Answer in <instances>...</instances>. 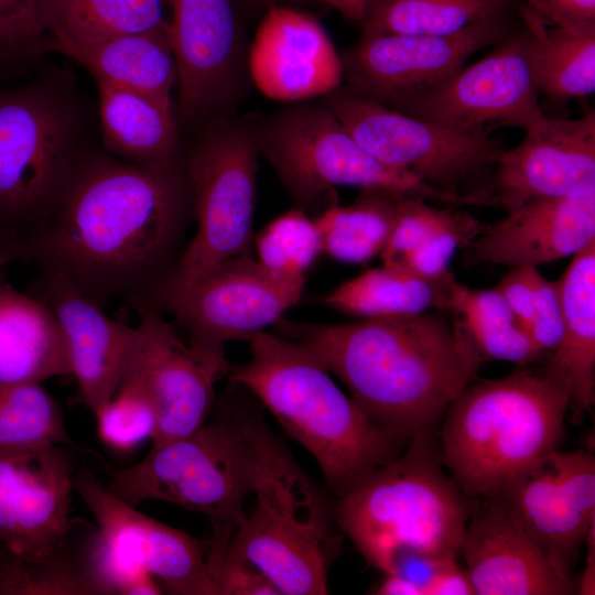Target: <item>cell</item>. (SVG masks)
Instances as JSON below:
<instances>
[{"instance_id": "obj_34", "label": "cell", "mask_w": 595, "mask_h": 595, "mask_svg": "<svg viewBox=\"0 0 595 595\" xmlns=\"http://www.w3.org/2000/svg\"><path fill=\"white\" fill-rule=\"evenodd\" d=\"M87 537L43 560L24 559L0 542V595H101L89 559Z\"/></svg>"}, {"instance_id": "obj_15", "label": "cell", "mask_w": 595, "mask_h": 595, "mask_svg": "<svg viewBox=\"0 0 595 595\" xmlns=\"http://www.w3.org/2000/svg\"><path fill=\"white\" fill-rule=\"evenodd\" d=\"M508 32L502 17L446 35H361L340 55L343 86L396 110L444 83L473 54L495 45Z\"/></svg>"}, {"instance_id": "obj_31", "label": "cell", "mask_w": 595, "mask_h": 595, "mask_svg": "<svg viewBox=\"0 0 595 595\" xmlns=\"http://www.w3.org/2000/svg\"><path fill=\"white\" fill-rule=\"evenodd\" d=\"M522 23L533 35L541 94L555 101L595 91V24L547 26L522 4Z\"/></svg>"}, {"instance_id": "obj_18", "label": "cell", "mask_w": 595, "mask_h": 595, "mask_svg": "<svg viewBox=\"0 0 595 595\" xmlns=\"http://www.w3.org/2000/svg\"><path fill=\"white\" fill-rule=\"evenodd\" d=\"M74 466L60 444L0 446V542L32 561L71 542Z\"/></svg>"}, {"instance_id": "obj_45", "label": "cell", "mask_w": 595, "mask_h": 595, "mask_svg": "<svg viewBox=\"0 0 595 595\" xmlns=\"http://www.w3.org/2000/svg\"><path fill=\"white\" fill-rule=\"evenodd\" d=\"M452 560L435 558L415 551H402L397 553L390 561L383 574H396L416 585L423 595L443 566Z\"/></svg>"}, {"instance_id": "obj_42", "label": "cell", "mask_w": 595, "mask_h": 595, "mask_svg": "<svg viewBox=\"0 0 595 595\" xmlns=\"http://www.w3.org/2000/svg\"><path fill=\"white\" fill-rule=\"evenodd\" d=\"M219 595H279L278 589L244 559L225 550L213 572Z\"/></svg>"}, {"instance_id": "obj_2", "label": "cell", "mask_w": 595, "mask_h": 595, "mask_svg": "<svg viewBox=\"0 0 595 595\" xmlns=\"http://www.w3.org/2000/svg\"><path fill=\"white\" fill-rule=\"evenodd\" d=\"M446 313L275 324L282 336L306 344L322 359L377 428L407 445L435 434L484 363L461 318Z\"/></svg>"}, {"instance_id": "obj_29", "label": "cell", "mask_w": 595, "mask_h": 595, "mask_svg": "<svg viewBox=\"0 0 595 595\" xmlns=\"http://www.w3.org/2000/svg\"><path fill=\"white\" fill-rule=\"evenodd\" d=\"M453 273L437 280L419 277L396 262H383L340 283L327 293L324 303L361 318H387L430 310L448 312Z\"/></svg>"}, {"instance_id": "obj_35", "label": "cell", "mask_w": 595, "mask_h": 595, "mask_svg": "<svg viewBox=\"0 0 595 595\" xmlns=\"http://www.w3.org/2000/svg\"><path fill=\"white\" fill-rule=\"evenodd\" d=\"M74 444L62 410L41 385L0 382V446Z\"/></svg>"}, {"instance_id": "obj_39", "label": "cell", "mask_w": 595, "mask_h": 595, "mask_svg": "<svg viewBox=\"0 0 595 595\" xmlns=\"http://www.w3.org/2000/svg\"><path fill=\"white\" fill-rule=\"evenodd\" d=\"M485 226L474 216L457 209L448 223L393 262L419 277L441 279L451 272L448 267L456 251L470 245Z\"/></svg>"}, {"instance_id": "obj_26", "label": "cell", "mask_w": 595, "mask_h": 595, "mask_svg": "<svg viewBox=\"0 0 595 595\" xmlns=\"http://www.w3.org/2000/svg\"><path fill=\"white\" fill-rule=\"evenodd\" d=\"M96 84L99 140L106 152L139 164L161 163L183 155L174 101Z\"/></svg>"}, {"instance_id": "obj_10", "label": "cell", "mask_w": 595, "mask_h": 595, "mask_svg": "<svg viewBox=\"0 0 595 595\" xmlns=\"http://www.w3.org/2000/svg\"><path fill=\"white\" fill-rule=\"evenodd\" d=\"M184 153L185 172L197 228L160 291L155 309L220 262L253 256L252 221L259 151L251 119L232 113L198 128Z\"/></svg>"}, {"instance_id": "obj_9", "label": "cell", "mask_w": 595, "mask_h": 595, "mask_svg": "<svg viewBox=\"0 0 595 595\" xmlns=\"http://www.w3.org/2000/svg\"><path fill=\"white\" fill-rule=\"evenodd\" d=\"M251 125L259 154L274 169L296 207L310 216L338 203L337 186L415 196L439 205H467L465 198L374 158L323 102L285 104L251 119Z\"/></svg>"}, {"instance_id": "obj_52", "label": "cell", "mask_w": 595, "mask_h": 595, "mask_svg": "<svg viewBox=\"0 0 595 595\" xmlns=\"http://www.w3.org/2000/svg\"><path fill=\"white\" fill-rule=\"evenodd\" d=\"M510 6L515 2V0H506Z\"/></svg>"}, {"instance_id": "obj_11", "label": "cell", "mask_w": 595, "mask_h": 595, "mask_svg": "<svg viewBox=\"0 0 595 595\" xmlns=\"http://www.w3.org/2000/svg\"><path fill=\"white\" fill-rule=\"evenodd\" d=\"M75 489L95 518L90 558L104 595H219L202 543L139 512L89 472Z\"/></svg>"}, {"instance_id": "obj_12", "label": "cell", "mask_w": 595, "mask_h": 595, "mask_svg": "<svg viewBox=\"0 0 595 595\" xmlns=\"http://www.w3.org/2000/svg\"><path fill=\"white\" fill-rule=\"evenodd\" d=\"M350 136L382 163L472 205L467 186L489 180L504 148L490 137L466 136L390 109L345 86L322 101ZM483 188V187H482Z\"/></svg>"}, {"instance_id": "obj_27", "label": "cell", "mask_w": 595, "mask_h": 595, "mask_svg": "<svg viewBox=\"0 0 595 595\" xmlns=\"http://www.w3.org/2000/svg\"><path fill=\"white\" fill-rule=\"evenodd\" d=\"M50 50L76 62L96 83L173 101L180 75L166 24L88 45L50 43Z\"/></svg>"}, {"instance_id": "obj_40", "label": "cell", "mask_w": 595, "mask_h": 595, "mask_svg": "<svg viewBox=\"0 0 595 595\" xmlns=\"http://www.w3.org/2000/svg\"><path fill=\"white\" fill-rule=\"evenodd\" d=\"M437 205L415 196L403 195L399 198L396 221L388 244L380 255L383 262L399 260L448 223L458 207L442 208Z\"/></svg>"}, {"instance_id": "obj_22", "label": "cell", "mask_w": 595, "mask_h": 595, "mask_svg": "<svg viewBox=\"0 0 595 595\" xmlns=\"http://www.w3.org/2000/svg\"><path fill=\"white\" fill-rule=\"evenodd\" d=\"M33 292L61 325L79 399L94 414L121 382L136 326L111 318L104 306L57 277L42 272Z\"/></svg>"}, {"instance_id": "obj_49", "label": "cell", "mask_w": 595, "mask_h": 595, "mask_svg": "<svg viewBox=\"0 0 595 595\" xmlns=\"http://www.w3.org/2000/svg\"><path fill=\"white\" fill-rule=\"evenodd\" d=\"M378 595H423L422 591L411 582L396 574H385L381 583L374 589Z\"/></svg>"}, {"instance_id": "obj_13", "label": "cell", "mask_w": 595, "mask_h": 595, "mask_svg": "<svg viewBox=\"0 0 595 595\" xmlns=\"http://www.w3.org/2000/svg\"><path fill=\"white\" fill-rule=\"evenodd\" d=\"M540 94L536 43L523 25L509 31L482 60L396 110L485 138L501 128L527 130L541 120Z\"/></svg>"}, {"instance_id": "obj_16", "label": "cell", "mask_w": 595, "mask_h": 595, "mask_svg": "<svg viewBox=\"0 0 595 595\" xmlns=\"http://www.w3.org/2000/svg\"><path fill=\"white\" fill-rule=\"evenodd\" d=\"M127 367L147 388L158 413L151 446L182 437L207 420L215 386L229 370L224 346L185 342L156 309L138 311Z\"/></svg>"}, {"instance_id": "obj_33", "label": "cell", "mask_w": 595, "mask_h": 595, "mask_svg": "<svg viewBox=\"0 0 595 595\" xmlns=\"http://www.w3.org/2000/svg\"><path fill=\"white\" fill-rule=\"evenodd\" d=\"M506 0H369L361 35H446L505 17Z\"/></svg>"}, {"instance_id": "obj_30", "label": "cell", "mask_w": 595, "mask_h": 595, "mask_svg": "<svg viewBox=\"0 0 595 595\" xmlns=\"http://www.w3.org/2000/svg\"><path fill=\"white\" fill-rule=\"evenodd\" d=\"M50 43L88 45L166 24L163 0H39Z\"/></svg>"}, {"instance_id": "obj_7", "label": "cell", "mask_w": 595, "mask_h": 595, "mask_svg": "<svg viewBox=\"0 0 595 595\" xmlns=\"http://www.w3.org/2000/svg\"><path fill=\"white\" fill-rule=\"evenodd\" d=\"M256 426L247 420L205 422L182 437L151 446L139 463L111 473L106 486L134 507L159 500L204 515L213 529L207 553L213 576L256 488Z\"/></svg>"}, {"instance_id": "obj_43", "label": "cell", "mask_w": 595, "mask_h": 595, "mask_svg": "<svg viewBox=\"0 0 595 595\" xmlns=\"http://www.w3.org/2000/svg\"><path fill=\"white\" fill-rule=\"evenodd\" d=\"M537 267H513L495 286L506 299L520 324L526 327L536 309Z\"/></svg>"}, {"instance_id": "obj_38", "label": "cell", "mask_w": 595, "mask_h": 595, "mask_svg": "<svg viewBox=\"0 0 595 595\" xmlns=\"http://www.w3.org/2000/svg\"><path fill=\"white\" fill-rule=\"evenodd\" d=\"M99 439L117 452H130L153 440L158 429L154 403L140 380L126 368L121 382L111 399L95 413Z\"/></svg>"}, {"instance_id": "obj_8", "label": "cell", "mask_w": 595, "mask_h": 595, "mask_svg": "<svg viewBox=\"0 0 595 595\" xmlns=\"http://www.w3.org/2000/svg\"><path fill=\"white\" fill-rule=\"evenodd\" d=\"M257 504L227 550L257 569L282 595L328 593V569L338 550L328 512L307 477L261 423L256 428Z\"/></svg>"}, {"instance_id": "obj_14", "label": "cell", "mask_w": 595, "mask_h": 595, "mask_svg": "<svg viewBox=\"0 0 595 595\" xmlns=\"http://www.w3.org/2000/svg\"><path fill=\"white\" fill-rule=\"evenodd\" d=\"M178 66L180 127L232 113L250 80L248 47L237 0H163Z\"/></svg>"}, {"instance_id": "obj_23", "label": "cell", "mask_w": 595, "mask_h": 595, "mask_svg": "<svg viewBox=\"0 0 595 595\" xmlns=\"http://www.w3.org/2000/svg\"><path fill=\"white\" fill-rule=\"evenodd\" d=\"M594 240L595 195L538 198L486 225L465 248V262L538 267L574 256Z\"/></svg>"}, {"instance_id": "obj_50", "label": "cell", "mask_w": 595, "mask_h": 595, "mask_svg": "<svg viewBox=\"0 0 595 595\" xmlns=\"http://www.w3.org/2000/svg\"><path fill=\"white\" fill-rule=\"evenodd\" d=\"M240 9L245 13V11H251V12H261L262 13L274 4H285L286 0H237Z\"/></svg>"}, {"instance_id": "obj_1", "label": "cell", "mask_w": 595, "mask_h": 595, "mask_svg": "<svg viewBox=\"0 0 595 595\" xmlns=\"http://www.w3.org/2000/svg\"><path fill=\"white\" fill-rule=\"evenodd\" d=\"M190 215L183 155L139 164L101 145L74 172L19 259L69 283L105 306L154 309L176 266L173 251Z\"/></svg>"}, {"instance_id": "obj_47", "label": "cell", "mask_w": 595, "mask_h": 595, "mask_svg": "<svg viewBox=\"0 0 595 595\" xmlns=\"http://www.w3.org/2000/svg\"><path fill=\"white\" fill-rule=\"evenodd\" d=\"M585 542L587 544L586 565L583 571L577 593L593 595L595 593V523L591 526Z\"/></svg>"}, {"instance_id": "obj_51", "label": "cell", "mask_w": 595, "mask_h": 595, "mask_svg": "<svg viewBox=\"0 0 595 595\" xmlns=\"http://www.w3.org/2000/svg\"><path fill=\"white\" fill-rule=\"evenodd\" d=\"M14 260V256L9 250L0 247V271Z\"/></svg>"}, {"instance_id": "obj_3", "label": "cell", "mask_w": 595, "mask_h": 595, "mask_svg": "<svg viewBox=\"0 0 595 595\" xmlns=\"http://www.w3.org/2000/svg\"><path fill=\"white\" fill-rule=\"evenodd\" d=\"M99 145L98 113L71 72L41 67L0 84V247L15 260Z\"/></svg>"}, {"instance_id": "obj_20", "label": "cell", "mask_w": 595, "mask_h": 595, "mask_svg": "<svg viewBox=\"0 0 595 595\" xmlns=\"http://www.w3.org/2000/svg\"><path fill=\"white\" fill-rule=\"evenodd\" d=\"M252 84L283 104L324 97L343 85L342 57L312 14L290 7L268 8L248 47Z\"/></svg>"}, {"instance_id": "obj_21", "label": "cell", "mask_w": 595, "mask_h": 595, "mask_svg": "<svg viewBox=\"0 0 595 595\" xmlns=\"http://www.w3.org/2000/svg\"><path fill=\"white\" fill-rule=\"evenodd\" d=\"M459 555L476 595H567L571 569L493 499H474Z\"/></svg>"}, {"instance_id": "obj_19", "label": "cell", "mask_w": 595, "mask_h": 595, "mask_svg": "<svg viewBox=\"0 0 595 595\" xmlns=\"http://www.w3.org/2000/svg\"><path fill=\"white\" fill-rule=\"evenodd\" d=\"M498 158L475 205L508 213L538 198L595 195V111L577 119L543 117Z\"/></svg>"}, {"instance_id": "obj_32", "label": "cell", "mask_w": 595, "mask_h": 595, "mask_svg": "<svg viewBox=\"0 0 595 595\" xmlns=\"http://www.w3.org/2000/svg\"><path fill=\"white\" fill-rule=\"evenodd\" d=\"M401 196L385 191H360L354 203H336L313 217L323 252L337 261L357 264L380 256L391 235Z\"/></svg>"}, {"instance_id": "obj_44", "label": "cell", "mask_w": 595, "mask_h": 595, "mask_svg": "<svg viewBox=\"0 0 595 595\" xmlns=\"http://www.w3.org/2000/svg\"><path fill=\"white\" fill-rule=\"evenodd\" d=\"M522 6L547 26L595 24V0H527Z\"/></svg>"}, {"instance_id": "obj_41", "label": "cell", "mask_w": 595, "mask_h": 595, "mask_svg": "<svg viewBox=\"0 0 595 595\" xmlns=\"http://www.w3.org/2000/svg\"><path fill=\"white\" fill-rule=\"evenodd\" d=\"M541 350L554 349L562 338L563 320L558 283L539 273L536 283V309L531 322L524 327Z\"/></svg>"}, {"instance_id": "obj_5", "label": "cell", "mask_w": 595, "mask_h": 595, "mask_svg": "<svg viewBox=\"0 0 595 595\" xmlns=\"http://www.w3.org/2000/svg\"><path fill=\"white\" fill-rule=\"evenodd\" d=\"M472 381L442 418V463L472 499H489L558 448L570 394L527 368Z\"/></svg>"}, {"instance_id": "obj_4", "label": "cell", "mask_w": 595, "mask_h": 595, "mask_svg": "<svg viewBox=\"0 0 595 595\" xmlns=\"http://www.w3.org/2000/svg\"><path fill=\"white\" fill-rule=\"evenodd\" d=\"M250 357L229 379L252 392L316 461L338 497L398 456L403 444L377 428L304 343L266 331L248 340Z\"/></svg>"}, {"instance_id": "obj_46", "label": "cell", "mask_w": 595, "mask_h": 595, "mask_svg": "<svg viewBox=\"0 0 595 595\" xmlns=\"http://www.w3.org/2000/svg\"><path fill=\"white\" fill-rule=\"evenodd\" d=\"M475 588L465 567L457 560L446 563L431 583L428 595H475Z\"/></svg>"}, {"instance_id": "obj_28", "label": "cell", "mask_w": 595, "mask_h": 595, "mask_svg": "<svg viewBox=\"0 0 595 595\" xmlns=\"http://www.w3.org/2000/svg\"><path fill=\"white\" fill-rule=\"evenodd\" d=\"M550 454L489 499L571 569L595 520H587L575 508L559 482Z\"/></svg>"}, {"instance_id": "obj_6", "label": "cell", "mask_w": 595, "mask_h": 595, "mask_svg": "<svg viewBox=\"0 0 595 595\" xmlns=\"http://www.w3.org/2000/svg\"><path fill=\"white\" fill-rule=\"evenodd\" d=\"M433 436L415 439L337 497L333 518L382 573L402 551L458 560L474 499L441 467Z\"/></svg>"}, {"instance_id": "obj_37", "label": "cell", "mask_w": 595, "mask_h": 595, "mask_svg": "<svg viewBox=\"0 0 595 595\" xmlns=\"http://www.w3.org/2000/svg\"><path fill=\"white\" fill-rule=\"evenodd\" d=\"M50 52L39 0H0V84L31 76Z\"/></svg>"}, {"instance_id": "obj_17", "label": "cell", "mask_w": 595, "mask_h": 595, "mask_svg": "<svg viewBox=\"0 0 595 595\" xmlns=\"http://www.w3.org/2000/svg\"><path fill=\"white\" fill-rule=\"evenodd\" d=\"M305 278L279 275L253 256L220 262L161 311L174 314L190 339L208 346L248 342L275 324L300 300Z\"/></svg>"}, {"instance_id": "obj_24", "label": "cell", "mask_w": 595, "mask_h": 595, "mask_svg": "<svg viewBox=\"0 0 595 595\" xmlns=\"http://www.w3.org/2000/svg\"><path fill=\"white\" fill-rule=\"evenodd\" d=\"M2 271L0 382L41 385L71 375L67 346L56 316L40 298L7 281Z\"/></svg>"}, {"instance_id": "obj_25", "label": "cell", "mask_w": 595, "mask_h": 595, "mask_svg": "<svg viewBox=\"0 0 595 595\" xmlns=\"http://www.w3.org/2000/svg\"><path fill=\"white\" fill-rule=\"evenodd\" d=\"M556 283L563 333L544 372L565 387L570 408L582 413L595 401V240L573 256Z\"/></svg>"}, {"instance_id": "obj_48", "label": "cell", "mask_w": 595, "mask_h": 595, "mask_svg": "<svg viewBox=\"0 0 595 595\" xmlns=\"http://www.w3.org/2000/svg\"><path fill=\"white\" fill-rule=\"evenodd\" d=\"M298 1V0H286ZM317 2L336 10L345 20L361 22L369 0H303Z\"/></svg>"}, {"instance_id": "obj_36", "label": "cell", "mask_w": 595, "mask_h": 595, "mask_svg": "<svg viewBox=\"0 0 595 595\" xmlns=\"http://www.w3.org/2000/svg\"><path fill=\"white\" fill-rule=\"evenodd\" d=\"M257 261L270 272L305 278L323 253L318 228L307 213L292 208L253 235Z\"/></svg>"}]
</instances>
